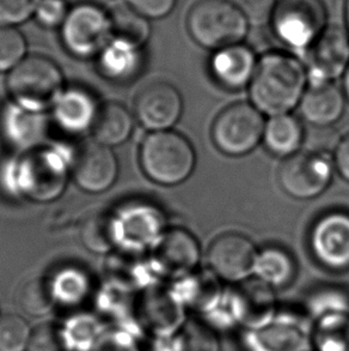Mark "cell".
<instances>
[{
  "mask_svg": "<svg viewBox=\"0 0 349 351\" xmlns=\"http://www.w3.org/2000/svg\"><path fill=\"white\" fill-rule=\"evenodd\" d=\"M270 21L281 43L307 51L326 30V6L322 0H276Z\"/></svg>",
  "mask_w": 349,
  "mask_h": 351,
  "instance_id": "5b68a950",
  "label": "cell"
},
{
  "mask_svg": "<svg viewBox=\"0 0 349 351\" xmlns=\"http://www.w3.org/2000/svg\"><path fill=\"white\" fill-rule=\"evenodd\" d=\"M266 120L256 107L238 102L217 115L212 126L214 145L227 156L241 157L253 152L263 139Z\"/></svg>",
  "mask_w": 349,
  "mask_h": 351,
  "instance_id": "8992f818",
  "label": "cell"
},
{
  "mask_svg": "<svg viewBox=\"0 0 349 351\" xmlns=\"http://www.w3.org/2000/svg\"><path fill=\"white\" fill-rule=\"evenodd\" d=\"M174 298L182 307L206 313L217 307L222 299L219 278L211 270L194 271L177 280Z\"/></svg>",
  "mask_w": 349,
  "mask_h": 351,
  "instance_id": "d6986e66",
  "label": "cell"
},
{
  "mask_svg": "<svg viewBox=\"0 0 349 351\" xmlns=\"http://www.w3.org/2000/svg\"><path fill=\"white\" fill-rule=\"evenodd\" d=\"M334 166L339 174L349 182V133L336 145Z\"/></svg>",
  "mask_w": 349,
  "mask_h": 351,
  "instance_id": "d590c367",
  "label": "cell"
},
{
  "mask_svg": "<svg viewBox=\"0 0 349 351\" xmlns=\"http://www.w3.org/2000/svg\"><path fill=\"white\" fill-rule=\"evenodd\" d=\"M23 178L27 195L36 200H49L62 193L66 174L57 158L38 154L24 163Z\"/></svg>",
  "mask_w": 349,
  "mask_h": 351,
  "instance_id": "ac0fdd59",
  "label": "cell"
},
{
  "mask_svg": "<svg viewBox=\"0 0 349 351\" xmlns=\"http://www.w3.org/2000/svg\"><path fill=\"white\" fill-rule=\"evenodd\" d=\"M200 256V245L193 234L183 228H172L157 240L152 261L159 274L179 280L195 271Z\"/></svg>",
  "mask_w": 349,
  "mask_h": 351,
  "instance_id": "8fae6325",
  "label": "cell"
},
{
  "mask_svg": "<svg viewBox=\"0 0 349 351\" xmlns=\"http://www.w3.org/2000/svg\"><path fill=\"white\" fill-rule=\"evenodd\" d=\"M64 331L53 325L35 328L28 344V351H70Z\"/></svg>",
  "mask_w": 349,
  "mask_h": 351,
  "instance_id": "f1b7e54d",
  "label": "cell"
},
{
  "mask_svg": "<svg viewBox=\"0 0 349 351\" xmlns=\"http://www.w3.org/2000/svg\"><path fill=\"white\" fill-rule=\"evenodd\" d=\"M346 17H347V24H348L349 29V0H347V4H346Z\"/></svg>",
  "mask_w": 349,
  "mask_h": 351,
  "instance_id": "74e56055",
  "label": "cell"
},
{
  "mask_svg": "<svg viewBox=\"0 0 349 351\" xmlns=\"http://www.w3.org/2000/svg\"><path fill=\"white\" fill-rule=\"evenodd\" d=\"M259 60L250 48L242 43L216 51L209 70L219 86L227 90H241L250 86Z\"/></svg>",
  "mask_w": 349,
  "mask_h": 351,
  "instance_id": "9a60e30c",
  "label": "cell"
},
{
  "mask_svg": "<svg viewBox=\"0 0 349 351\" xmlns=\"http://www.w3.org/2000/svg\"><path fill=\"white\" fill-rule=\"evenodd\" d=\"M92 351H138V348L126 333L110 332L99 336Z\"/></svg>",
  "mask_w": 349,
  "mask_h": 351,
  "instance_id": "e575fe53",
  "label": "cell"
},
{
  "mask_svg": "<svg viewBox=\"0 0 349 351\" xmlns=\"http://www.w3.org/2000/svg\"><path fill=\"white\" fill-rule=\"evenodd\" d=\"M73 178L78 186L91 193L108 190L118 176V162L108 147L86 143L73 162Z\"/></svg>",
  "mask_w": 349,
  "mask_h": 351,
  "instance_id": "5bb4252c",
  "label": "cell"
},
{
  "mask_svg": "<svg viewBox=\"0 0 349 351\" xmlns=\"http://www.w3.org/2000/svg\"><path fill=\"white\" fill-rule=\"evenodd\" d=\"M304 136V128L296 117L276 115L266 121L262 141L270 154L286 160L299 152Z\"/></svg>",
  "mask_w": 349,
  "mask_h": 351,
  "instance_id": "ffe728a7",
  "label": "cell"
},
{
  "mask_svg": "<svg viewBox=\"0 0 349 351\" xmlns=\"http://www.w3.org/2000/svg\"><path fill=\"white\" fill-rule=\"evenodd\" d=\"M140 163L147 178L156 184L176 186L192 176L196 155L187 138L174 131L148 134L142 143Z\"/></svg>",
  "mask_w": 349,
  "mask_h": 351,
  "instance_id": "3957f363",
  "label": "cell"
},
{
  "mask_svg": "<svg viewBox=\"0 0 349 351\" xmlns=\"http://www.w3.org/2000/svg\"><path fill=\"white\" fill-rule=\"evenodd\" d=\"M296 272L292 256L280 247L270 246L259 252L255 272L257 280L269 287H283L291 282Z\"/></svg>",
  "mask_w": 349,
  "mask_h": 351,
  "instance_id": "603a6c76",
  "label": "cell"
},
{
  "mask_svg": "<svg viewBox=\"0 0 349 351\" xmlns=\"http://www.w3.org/2000/svg\"><path fill=\"white\" fill-rule=\"evenodd\" d=\"M55 299L66 304H76L86 294V283L79 276L72 275L60 277V282L53 285Z\"/></svg>",
  "mask_w": 349,
  "mask_h": 351,
  "instance_id": "d6a6232c",
  "label": "cell"
},
{
  "mask_svg": "<svg viewBox=\"0 0 349 351\" xmlns=\"http://www.w3.org/2000/svg\"><path fill=\"white\" fill-rule=\"evenodd\" d=\"M310 250L318 263L334 271L349 267V214L331 211L312 226Z\"/></svg>",
  "mask_w": 349,
  "mask_h": 351,
  "instance_id": "30bf717a",
  "label": "cell"
},
{
  "mask_svg": "<svg viewBox=\"0 0 349 351\" xmlns=\"http://www.w3.org/2000/svg\"><path fill=\"white\" fill-rule=\"evenodd\" d=\"M259 251L250 239L240 233H225L213 240L208 247L209 270L219 280L244 282L255 272Z\"/></svg>",
  "mask_w": 349,
  "mask_h": 351,
  "instance_id": "9c48e42d",
  "label": "cell"
},
{
  "mask_svg": "<svg viewBox=\"0 0 349 351\" xmlns=\"http://www.w3.org/2000/svg\"><path fill=\"white\" fill-rule=\"evenodd\" d=\"M31 331L28 324L18 315L0 318V351H24L28 349Z\"/></svg>",
  "mask_w": 349,
  "mask_h": 351,
  "instance_id": "4316f807",
  "label": "cell"
},
{
  "mask_svg": "<svg viewBox=\"0 0 349 351\" xmlns=\"http://www.w3.org/2000/svg\"><path fill=\"white\" fill-rule=\"evenodd\" d=\"M132 9L145 19H158L166 17L174 9L176 0H128Z\"/></svg>",
  "mask_w": 349,
  "mask_h": 351,
  "instance_id": "836d02e7",
  "label": "cell"
},
{
  "mask_svg": "<svg viewBox=\"0 0 349 351\" xmlns=\"http://www.w3.org/2000/svg\"><path fill=\"white\" fill-rule=\"evenodd\" d=\"M346 96L333 83H317L307 88L299 104L304 120L316 128H329L345 112Z\"/></svg>",
  "mask_w": 349,
  "mask_h": 351,
  "instance_id": "e0dca14e",
  "label": "cell"
},
{
  "mask_svg": "<svg viewBox=\"0 0 349 351\" xmlns=\"http://www.w3.org/2000/svg\"><path fill=\"white\" fill-rule=\"evenodd\" d=\"M187 28L201 47L219 51L242 43L249 23L246 14L230 0H198L189 10Z\"/></svg>",
  "mask_w": 349,
  "mask_h": 351,
  "instance_id": "7a4b0ae2",
  "label": "cell"
},
{
  "mask_svg": "<svg viewBox=\"0 0 349 351\" xmlns=\"http://www.w3.org/2000/svg\"><path fill=\"white\" fill-rule=\"evenodd\" d=\"M182 304L174 295L153 291L142 298L140 317L144 325L156 333H169L179 320V309Z\"/></svg>",
  "mask_w": 349,
  "mask_h": 351,
  "instance_id": "7402d4cb",
  "label": "cell"
},
{
  "mask_svg": "<svg viewBox=\"0 0 349 351\" xmlns=\"http://www.w3.org/2000/svg\"><path fill=\"white\" fill-rule=\"evenodd\" d=\"M344 94H345L346 100H348L349 102V66L347 67L344 75Z\"/></svg>",
  "mask_w": 349,
  "mask_h": 351,
  "instance_id": "8d00e7d4",
  "label": "cell"
},
{
  "mask_svg": "<svg viewBox=\"0 0 349 351\" xmlns=\"http://www.w3.org/2000/svg\"><path fill=\"white\" fill-rule=\"evenodd\" d=\"M41 0H0V25L23 23L36 12Z\"/></svg>",
  "mask_w": 349,
  "mask_h": 351,
  "instance_id": "4dcf8cb0",
  "label": "cell"
},
{
  "mask_svg": "<svg viewBox=\"0 0 349 351\" xmlns=\"http://www.w3.org/2000/svg\"><path fill=\"white\" fill-rule=\"evenodd\" d=\"M64 335L70 349L94 347V343L99 338V336L97 337V325L90 318L73 319L67 325L66 331H64Z\"/></svg>",
  "mask_w": 349,
  "mask_h": 351,
  "instance_id": "f546056e",
  "label": "cell"
},
{
  "mask_svg": "<svg viewBox=\"0 0 349 351\" xmlns=\"http://www.w3.org/2000/svg\"><path fill=\"white\" fill-rule=\"evenodd\" d=\"M182 110V96L174 86L166 82L145 86L135 100L138 120L153 132L169 131L179 121Z\"/></svg>",
  "mask_w": 349,
  "mask_h": 351,
  "instance_id": "4fadbf2b",
  "label": "cell"
},
{
  "mask_svg": "<svg viewBox=\"0 0 349 351\" xmlns=\"http://www.w3.org/2000/svg\"><path fill=\"white\" fill-rule=\"evenodd\" d=\"M237 320L248 328H261L273 319L275 296L272 287L256 278L238 287L233 298Z\"/></svg>",
  "mask_w": 349,
  "mask_h": 351,
  "instance_id": "2e32d148",
  "label": "cell"
},
{
  "mask_svg": "<svg viewBox=\"0 0 349 351\" xmlns=\"http://www.w3.org/2000/svg\"><path fill=\"white\" fill-rule=\"evenodd\" d=\"M8 89L24 108L47 110L62 97V72L52 60L33 56L23 59L10 73Z\"/></svg>",
  "mask_w": 349,
  "mask_h": 351,
  "instance_id": "277c9868",
  "label": "cell"
},
{
  "mask_svg": "<svg viewBox=\"0 0 349 351\" xmlns=\"http://www.w3.org/2000/svg\"><path fill=\"white\" fill-rule=\"evenodd\" d=\"M68 12L65 0H41L35 14L40 23L54 28L62 25Z\"/></svg>",
  "mask_w": 349,
  "mask_h": 351,
  "instance_id": "1f68e13d",
  "label": "cell"
},
{
  "mask_svg": "<svg viewBox=\"0 0 349 351\" xmlns=\"http://www.w3.org/2000/svg\"><path fill=\"white\" fill-rule=\"evenodd\" d=\"M118 222L107 213H92L81 223V241L90 251L104 253L118 242Z\"/></svg>",
  "mask_w": 349,
  "mask_h": 351,
  "instance_id": "d4e9b609",
  "label": "cell"
},
{
  "mask_svg": "<svg viewBox=\"0 0 349 351\" xmlns=\"http://www.w3.org/2000/svg\"><path fill=\"white\" fill-rule=\"evenodd\" d=\"M348 66V35L336 27H326L307 49V71L311 84L331 83L344 76Z\"/></svg>",
  "mask_w": 349,
  "mask_h": 351,
  "instance_id": "7c38bea8",
  "label": "cell"
},
{
  "mask_svg": "<svg viewBox=\"0 0 349 351\" xmlns=\"http://www.w3.org/2000/svg\"><path fill=\"white\" fill-rule=\"evenodd\" d=\"M25 49V38L18 30L0 25V71L17 66L23 60Z\"/></svg>",
  "mask_w": 349,
  "mask_h": 351,
  "instance_id": "83f0119b",
  "label": "cell"
},
{
  "mask_svg": "<svg viewBox=\"0 0 349 351\" xmlns=\"http://www.w3.org/2000/svg\"><path fill=\"white\" fill-rule=\"evenodd\" d=\"M133 120L128 110L118 104H105L94 118L92 132L96 142L114 147L125 142L132 132Z\"/></svg>",
  "mask_w": 349,
  "mask_h": 351,
  "instance_id": "44dd1931",
  "label": "cell"
},
{
  "mask_svg": "<svg viewBox=\"0 0 349 351\" xmlns=\"http://www.w3.org/2000/svg\"><path fill=\"white\" fill-rule=\"evenodd\" d=\"M55 300L52 282L44 278L28 280L17 295L19 307L30 315H44L51 312Z\"/></svg>",
  "mask_w": 349,
  "mask_h": 351,
  "instance_id": "484cf974",
  "label": "cell"
},
{
  "mask_svg": "<svg viewBox=\"0 0 349 351\" xmlns=\"http://www.w3.org/2000/svg\"><path fill=\"white\" fill-rule=\"evenodd\" d=\"M112 38L134 49L140 48L148 41L151 29L147 19L132 8H118L110 14Z\"/></svg>",
  "mask_w": 349,
  "mask_h": 351,
  "instance_id": "cb8c5ba5",
  "label": "cell"
},
{
  "mask_svg": "<svg viewBox=\"0 0 349 351\" xmlns=\"http://www.w3.org/2000/svg\"><path fill=\"white\" fill-rule=\"evenodd\" d=\"M278 178L286 195L296 199H312L331 184L333 163L326 154L299 152L283 161Z\"/></svg>",
  "mask_w": 349,
  "mask_h": 351,
  "instance_id": "ba28073f",
  "label": "cell"
},
{
  "mask_svg": "<svg viewBox=\"0 0 349 351\" xmlns=\"http://www.w3.org/2000/svg\"><path fill=\"white\" fill-rule=\"evenodd\" d=\"M307 71L286 53H267L257 62L249 94L251 105L263 115L289 114L307 90Z\"/></svg>",
  "mask_w": 349,
  "mask_h": 351,
  "instance_id": "6da1fadb",
  "label": "cell"
},
{
  "mask_svg": "<svg viewBox=\"0 0 349 351\" xmlns=\"http://www.w3.org/2000/svg\"><path fill=\"white\" fill-rule=\"evenodd\" d=\"M62 36L65 47L76 57H94L112 36L110 14L99 5H77L62 23Z\"/></svg>",
  "mask_w": 349,
  "mask_h": 351,
  "instance_id": "52a82bcc",
  "label": "cell"
}]
</instances>
